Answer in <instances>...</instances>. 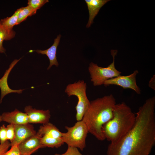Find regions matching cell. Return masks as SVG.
I'll return each instance as SVG.
<instances>
[{
	"label": "cell",
	"mask_w": 155,
	"mask_h": 155,
	"mask_svg": "<svg viewBox=\"0 0 155 155\" xmlns=\"http://www.w3.org/2000/svg\"><path fill=\"white\" fill-rule=\"evenodd\" d=\"M155 97L147 99L135 115L131 129L117 142L110 143L107 155H149L155 144Z\"/></svg>",
	"instance_id": "cell-1"
},
{
	"label": "cell",
	"mask_w": 155,
	"mask_h": 155,
	"mask_svg": "<svg viewBox=\"0 0 155 155\" xmlns=\"http://www.w3.org/2000/svg\"><path fill=\"white\" fill-rule=\"evenodd\" d=\"M116 100L111 94L98 98L90 102L82 119L88 128V132L98 140L106 139L102 131L103 125L113 117V110Z\"/></svg>",
	"instance_id": "cell-2"
},
{
	"label": "cell",
	"mask_w": 155,
	"mask_h": 155,
	"mask_svg": "<svg viewBox=\"0 0 155 155\" xmlns=\"http://www.w3.org/2000/svg\"><path fill=\"white\" fill-rule=\"evenodd\" d=\"M135 117L131 108L125 102L116 104L113 110V117L103 127L105 139L111 143L119 141L133 127Z\"/></svg>",
	"instance_id": "cell-3"
},
{
	"label": "cell",
	"mask_w": 155,
	"mask_h": 155,
	"mask_svg": "<svg viewBox=\"0 0 155 155\" xmlns=\"http://www.w3.org/2000/svg\"><path fill=\"white\" fill-rule=\"evenodd\" d=\"M86 83L84 80H79L68 84L65 90L69 97L75 96L78 98V102L75 107L76 111L75 117L78 121L82 120L90 103L86 95Z\"/></svg>",
	"instance_id": "cell-4"
},
{
	"label": "cell",
	"mask_w": 155,
	"mask_h": 155,
	"mask_svg": "<svg viewBox=\"0 0 155 155\" xmlns=\"http://www.w3.org/2000/svg\"><path fill=\"white\" fill-rule=\"evenodd\" d=\"M113 62L106 67L99 66L97 64L91 62L89 64L88 71L90 75L91 81L94 86L104 84L107 80L115 78L120 75L121 72L117 70L115 66V60L117 55V50H111Z\"/></svg>",
	"instance_id": "cell-5"
},
{
	"label": "cell",
	"mask_w": 155,
	"mask_h": 155,
	"mask_svg": "<svg viewBox=\"0 0 155 155\" xmlns=\"http://www.w3.org/2000/svg\"><path fill=\"white\" fill-rule=\"evenodd\" d=\"M67 130L63 133L61 137L68 146L75 147L82 151L86 147V140L88 133V128L84 121H78L73 127L65 126Z\"/></svg>",
	"instance_id": "cell-6"
},
{
	"label": "cell",
	"mask_w": 155,
	"mask_h": 155,
	"mask_svg": "<svg viewBox=\"0 0 155 155\" xmlns=\"http://www.w3.org/2000/svg\"><path fill=\"white\" fill-rule=\"evenodd\" d=\"M138 73L137 70H135L129 75L126 76L119 75L106 80L104 85L105 86L110 85H117L124 89H132L137 94H140L141 90L137 85L136 82V76Z\"/></svg>",
	"instance_id": "cell-7"
},
{
	"label": "cell",
	"mask_w": 155,
	"mask_h": 155,
	"mask_svg": "<svg viewBox=\"0 0 155 155\" xmlns=\"http://www.w3.org/2000/svg\"><path fill=\"white\" fill-rule=\"evenodd\" d=\"M24 111L27 115L30 123L44 124L49 122L51 117L49 110H44L33 108L30 105L26 106Z\"/></svg>",
	"instance_id": "cell-8"
},
{
	"label": "cell",
	"mask_w": 155,
	"mask_h": 155,
	"mask_svg": "<svg viewBox=\"0 0 155 155\" xmlns=\"http://www.w3.org/2000/svg\"><path fill=\"white\" fill-rule=\"evenodd\" d=\"M41 137L36 134L24 140L18 145L20 154L31 155L38 150L42 148Z\"/></svg>",
	"instance_id": "cell-9"
},
{
	"label": "cell",
	"mask_w": 155,
	"mask_h": 155,
	"mask_svg": "<svg viewBox=\"0 0 155 155\" xmlns=\"http://www.w3.org/2000/svg\"><path fill=\"white\" fill-rule=\"evenodd\" d=\"M14 125L15 137L10 143L11 146L18 145L24 140L36 134L33 125L30 123Z\"/></svg>",
	"instance_id": "cell-10"
},
{
	"label": "cell",
	"mask_w": 155,
	"mask_h": 155,
	"mask_svg": "<svg viewBox=\"0 0 155 155\" xmlns=\"http://www.w3.org/2000/svg\"><path fill=\"white\" fill-rule=\"evenodd\" d=\"M21 59V58L14 60L10 65L9 68L5 71L3 76L0 79V89L1 92L0 103H2L3 98L6 95L12 93L21 94L24 90V89L12 90L9 87L7 83L8 78L10 72Z\"/></svg>",
	"instance_id": "cell-11"
},
{
	"label": "cell",
	"mask_w": 155,
	"mask_h": 155,
	"mask_svg": "<svg viewBox=\"0 0 155 155\" xmlns=\"http://www.w3.org/2000/svg\"><path fill=\"white\" fill-rule=\"evenodd\" d=\"M0 116L2 121L9 124L18 125L29 123L27 114L17 109L11 112H4Z\"/></svg>",
	"instance_id": "cell-12"
},
{
	"label": "cell",
	"mask_w": 155,
	"mask_h": 155,
	"mask_svg": "<svg viewBox=\"0 0 155 155\" xmlns=\"http://www.w3.org/2000/svg\"><path fill=\"white\" fill-rule=\"evenodd\" d=\"M61 37L60 34L58 35L56 38L54 39L53 44L48 49L44 50L37 49L36 50H31L29 53L36 52L38 54L45 55L48 57L49 60V65L47 68V70L50 69L53 65L56 67L59 65V63L57 61L56 56L57 46L59 44L60 39Z\"/></svg>",
	"instance_id": "cell-13"
},
{
	"label": "cell",
	"mask_w": 155,
	"mask_h": 155,
	"mask_svg": "<svg viewBox=\"0 0 155 155\" xmlns=\"http://www.w3.org/2000/svg\"><path fill=\"white\" fill-rule=\"evenodd\" d=\"M89 13V18L86 27H90L101 7L110 0H85Z\"/></svg>",
	"instance_id": "cell-14"
},
{
	"label": "cell",
	"mask_w": 155,
	"mask_h": 155,
	"mask_svg": "<svg viewBox=\"0 0 155 155\" xmlns=\"http://www.w3.org/2000/svg\"><path fill=\"white\" fill-rule=\"evenodd\" d=\"M63 133L55 125L49 122L40 126L37 132L41 137L46 136L53 138H61Z\"/></svg>",
	"instance_id": "cell-15"
},
{
	"label": "cell",
	"mask_w": 155,
	"mask_h": 155,
	"mask_svg": "<svg viewBox=\"0 0 155 155\" xmlns=\"http://www.w3.org/2000/svg\"><path fill=\"white\" fill-rule=\"evenodd\" d=\"M15 32L13 30H9L3 26L0 22V53H5V49L3 46L4 40H9L15 36Z\"/></svg>",
	"instance_id": "cell-16"
},
{
	"label": "cell",
	"mask_w": 155,
	"mask_h": 155,
	"mask_svg": "<svg viewBox=\"0 0 155 155\" xmlns=\"http://www.w3.org/2000/svg\"><path fill=\"white\" fill-rule=\"evenodd\" d=\"M41 142L42 148H58L64 143L62 138H53L46 136L41 137Z\"/></svg>",
	"instance_id": "cell-17"
},
{
	"label": "cell",
	"mask_w": 155,
	"mask_h": 155,
	"mask_svg": "<svg viewBox=\"0 0 155 155\" xmlns=\"http://www.w3.org/2000/svg\"><path fill=\"white\" fill-rule=\"evenodd\" d=\"M20 10V8L18 9L11 17L1 20V24L8 30H13V27L17 25L18 16Z\"/></svg>",
	"instance_id": "cell-18"
},
{
	"label": "cell",
	"mask_w": 155,
	"mask_h": 155,
	"mask_svg": "<svg viewBox=\"0 0 155 155\" xmlns=\"http://www.w3.org/2000/svg\"><path fill=\"white\" fill-rule=\"evenodd\" d=\"M36 11L28 5L20 8V10L18 16L17 25L25 20L28 17L35 14Z\"/></svg>",
	"instance_id": "cell-19"
},
{
	"label": "cell",
	"mask_w": 155,
	"mask_h": 155,
	"mask_svg": "<svg viewBox=\"0 0 155 155\" xmlns=\"http://www.w3.org/2000/svg\"><path fill=\"white\" fill-rule=\"evenodd\" d=\"M49 2L48 0H29L28 1V5L37 11L44 4Z\"/></svg>",
	"instance_id": "cell-20"
},
{
	"label": "cell",
	"mask_w": 155,
	"mask_h": 155,
	"mask_svg": "<svg viewBox=\"0 0 155 155\" xmlns=\"http://www.w3.org/2000/svg\"><path fill=\"white\" fill-rule=\"evenodd\" d=\"M6 129L7 140H10L11 143L15 137L14 125L9 124L6 127Z\"/></svg>",
	"instance_id": "cell-21"
},
{
	"label": "cell",
	"mask_w": 155,
	"mask_h": 155,
	"mask_svg": "<svg viewBox=\"0 0 155 155\" xmlns=\"http://www.w3.org/2000/svg\"><path fill=\"white\" fill-rule=\"evenodd\" d=\"M55 155H83L79 151L78 148L68 146L66 151L63 153L59 154L56 153Z\"/></svg>",
	"instance_id": "cell-22"
},
{
	"label": "cell",
	"mask_w": 155,
	"mask_h": 155,
	"mask_svg": "<svg viewBox=\"0 0 155 155\" xmlns=\"http://www.w3.org/2000/svg\"><path fill=\"white\" fill-rule=\"evenodd\" d=\"M7 140L6 127L3 125L0 127V143L3 144Z\"/></svg>",
	"instance_id": "cell-23"
},
{
	"label": "cell",
	"mask_w": 155,
	"mask_h": 155,
	"mask_svg": "<svg viewBox=\"0 0 155 155\" xmlns=\"http://www.w3.org/2000/svg\"><path fill=\"white\" fill-rule=\"evenodd\" d=\"M11 149L7 151L3 155H20L18 145L11 146Z\"/></svg>",
	"instance_id": "cell-24"
},
{
	"label": "cell",
	"mask_w": 155,
	"mask_h": 155,
	"mask_svg": "<svg viewBox=\"0 0 155 155\" xmlns=\"http://www.w3.org/2000/svg\"><path fill=\"white\" fill-rule=\"evenodd\" d=\"M11 146L10 142L8 140L2 144H0V155H3Z\"/></svg>",
	"instance_id": "cell-25"
},
{
	"label": "cell",
	"mask_w": 155,
	"mask_h": 155,
	"mask_svg": "<svg viewBox=\"0 0 155 155\" xmlns=\"http://www.w3.org/2000/svg\"><path fill=\"white\" fill-rule=\"evenodd\" d=\"M155 77L154 75L151 78L149 82V86L153 90H155Z\"/></svg>",
	"instance_id": "cell-26"
},
{
	"label": "cell",
	"mask_w": 155,
	"mask_h": 155,
	"mask_svg": "<svg viewBox=\"0 0 155 155\" xmlns=\"http://www.w3.org/2000/svg\"><path fill=\"white\" fill-rule=\"evenodd\" d=\"M2 121L1 119V116L0 115V122H1Z\"/></svg>",
	"instance_id": "cell-27"
},
{
	"label": "cell",
	"mask_w": 155,
	"mask_h": 155,
	"mask_svg": "<svg viewBox=\"0 0 155 155\" xmlns=\"http://www.w3.org/2000/svg\"><path fill=\"white\" fill-rule=\"evenodd\" d=\"M20 155H22L20 154Z\"/></svg>",
	"instance_id": "cell-28"
}]
</instances>
